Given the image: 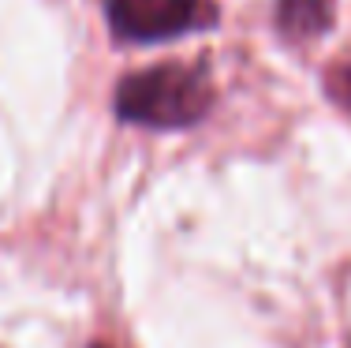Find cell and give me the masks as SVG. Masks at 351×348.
<instances>
[{
	"label": "cell",
	"mask_w": 351,
	"mask_h": 348,
	"mask_svg": "<svg viewBox=\"0 0 351 348\" xmlns=\"http://www.w3.org/2000/svg\"><path fill=\"white\" fill-rule=\"evenodd\" d=\"M213 105V82L202 64H157L116 86V113L128 124L172 131L195 128Z\"/></svg>",
	"instance_id": "1"
},
{
	"label": "cell",
	"mask_w": 351,
	"mask_h": 348,
	"mask_svg": "<svg viewBox=\"0 0 351 348\" xmlns=\"http://www.w3.org/2000/svg\"><path fill=\"white\" fill-rule=\"evenodd\" d=\"M105 15L112 38L128 45H154L217 23L213 0H105Z\"/></svg>",
	"instance_id": "2"
},
{
	"label": "cell",
	"mask_w": 351,
	"mask_h": 348,
	"mask_svg": "<svg viewBox=\"0 0 351 348\" xmlns=\"http://www.w3.org/2000/svg\"><path fill=\"white\" fill-rule=\"evenodd\" d=\"M277 27L288 38H317L332 27V0H277Z\"/></svg>",
	"instance_id": "3"
},
{
	"label": "cell",
	"mask_w": 351,
	"mask_h": 348,
	"mask_svg": "<svg viewBox=\"0 0 351 348\" xmlns=\"http://www.w3.org/2000/svg\"><path fill=\"white\" fill-rule=\"evenodd\" d=\"M340 90H344V97H348V105H351V64L340 71Z\"/></svg>",
	"instance_id": "4"
},
{
	"label": "cell",
	"mask_w": 351,
	"mask_h": 348,
	"mask_svg": "<svg viewBox=\"0 0 351 348\" xmlns=\"http://www.w3.org/2000/svg\"><path fill=\"white\" fill-rule=\"evenodd\" d=\"M94 348H105V345H94Z\"/></svg>",
	"instance_id": "5"
}]
</instances>
